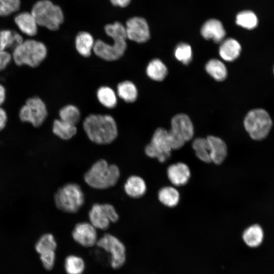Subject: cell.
Wrapping results in <instances>:
<instances>
[{
  "label": "cell",
  "instance_id": "cell-1",
  "mask_svg": "<svg viewBox=\"0 0 274 274\" xmlns=\"http://www.w3.org/2000/svg\"><path fill=\"white\" fill-rule=\"evenodd\" d=\"M105 30L113 40L112 44L101 40L95 41L93 52L96 56L107 61L120 59L124 54L126 48L127 36L125 26L119 22L107 24Z\"/></svg>",
  "mask_w": 274,
  "mask_h": 274
},
{
  "label": "cell",
  "instance_id": "cell-2",
  "mask_svg": "<svg viewBox=\"0 0 274 274\" xmlns=\"http://www.w3.org/2000/svg\"><path fill=\"white\" fill-rule=\"evenodd\" d=\"M83 125L89 139L97 144H110L118 135L116 122L109 115L90 114L85 119Z\"/></svg>",
  "mask_w": 274,
  "mask_h": 274
},
{
  "label": "cell",
  "instance_id": "cell-3",
  "mask_svg": "<svg viewBox=\"0 0 274 274\" xmlns=\"http://www.w3.org/2000/svg\"><path fill=\"white\" fill-rule=\"evenodd\" d=\"M120 177V170L115 164L104 159L95 162L85 173V182L90 187L104 189L114 186Z\"/></svg>",
  "mask_w": 274,
  "mask_h": 274
},
{
  "label": "cell",
  "instance_id": "cell-4",
  "mask_svg": "<svg viewBox=\"0 0 274 274\" xmlns=\"http://www.w3.org/2000/svg\"><path fill=\"white\" fill-rule=\"evenodd\" d=\"M47 55V49L43 43L28 39L13 49L12 57L18 66L25 65L34 68L38 67Z\"/></svg>",
  "mask_w": 274,
  "mask_h": 274
},
{
  "label": "cell",
  "instance_id": "cell-5",
  "mask_svg": "<svg viewBox=\"0 0 274 274\" xmlns=\"http://www.w3.org/2000/svg\"><path fill=\"white\" fill-rule=\"evenodd\" d=\"M31 13L38 26L50 30H57L63 23L64 16L61 8L49 0H40L32 6Z\"/></svg>",
  "mask_w": 274,
  "mask_h": 274
},
{
  "label": "cell",
  "instance_id": "cell-6",
  "mask_svg": "<svg viewBox=\"0 0 274 274\" xmlns=\"http://www.w3.org/2000/svg\"><path fill=\"white\" fill-rule=\"evenodd\" d=\"M244 125L251 139L261 141L269 133L272 126V121L266 111L263 109H255L247 114Z\"/></svg>",
  "mask_w": 274,
  "mask_h": 274
},
{
  "label": "cell",
  "instance_id": "cell-7",
  "mask_svg": "<svg viewBox=\"0 0 274 274\" xmlns=\"http://www.w3.org/2000/svg\"><path fill=\"white\" fill-rule=\"evenodd\" d=\"M55 204L59 210L70 213L78 211L84 202L82 188L76 183L66 184L60 188L54 195Z\"/></svg>",
  "mask_w": 274,
  "mask_h": 274
},
{
  "label": "cell",
  "instance_id": "cell-8",
  "mask_svg": "<svg viewBox=\"0 0 274 274\" xmlns=\"http://www.w3.org/2000/svg\"><path fill=\"white\" fill-rule=\"evenodd\" d=\"M47 116L46 106L43 100L38 96L28 98L19 113L21 121L29 122L35 127L41 126Z\"/></svg>",
  "mask_w": 274,
  "mask_h": 274
},
{
  "label": "cell",
  "instance_id": "cell-9",
  "mask_svg": "<svg viewBox=\"0 0 274 274\" xmlns=\"http://www.w3.org/2000/svg\"><path fill=\"white\" fill-rule=\"evenodd\" d=\"M172 150L168 130L161 127L155 130L150 143L145 148V153L148 156L157 158L161 163L170 157Z\"/></svg>",
  "mask_w": 274,
  "mask_h": 274
},
{
  "label": "cell",
  "instance_id": "cell-10",
  "mask_svg": "<svg viewBox=\"0 0 274 274\" xmlns=\"http://www.w3.org/2000/svg\"><path fill=\"white\" fill-rule=\"evenodd\" d=\"M96 245L110 254V265L114 269L121 267L126 261V248L117 237L110 234H105L98 239Z\"/></svg>",
  "mask_w": 274,
  "mask_h": 274
},
{
  "label": "cell",
  "instance_id": "cell-11",
  "mask_svg": "<svg viewBox=\"0 0 274 274\" xmlns=\"http://www.w3.org/2000/svg\"><path fill=\"white\" fill-rule=\"evenodd\" d=\"M90 223L96 229L105 230L111 223L118 220L119 216L115 208L110 204H94L89 212Z\"/></svg>",
  "mask_w": 274,
  "mask_h": 274
},
{
  "label": "cell",
  "instance_id": "cell-12",
  "mask_svg": "<svg viewBox=\"0 0 274 274\" xmlns=\"http://www.w3.org/2000/svg\"><path fill=\"white\" fill-rule=\"evenodd\" d=\"M125 27L127 38L131 41L143 43L150 39L149 25L143 18L134 17L129 19Z\"/></svg>",
  "mask_w": 274,
  "mask_h": 274
},
{
  "label": "cell",
  "instance_id": "cell-13",
  "mask_svg": "<svg viewBox=\"0 0 274 274\" xmlns=\"http://www.w3.org/2000/svg\"><path fill=\"white\" fill-rule=\"evenodd\" d=\"M74 240L84 247H91L98 241L96 229L90 223L83 222L77 224L72 233Z\"/></svg>",
  "mask_w": 274,
  "mask_h": 274
},
{
  "label": "cell",
  "instance_id": "cell-14",
  "mask_svg": "<svg viewBox=\"0 0 274 274\" xmlns=\"http://www.w3.org/2000/svg\"><path fill=\"white\" fill-rule=\"evenodd\" d=\"M170 130L185 142L191 140L194 135L192 122L185 114H179L173 117Z\"/></svg>",
  "mask_w": 274,
  "mask_h": 274
},
{
  "label": "cell",
  "instance_id": "cell-15",
  "mask_svg": "<svg viewBox=\"0 0 274 274\" xmlns=\"http://www.w3.org/2000/svg\"><path fill=\"white\" fill-rule=\"evenodd\" d=\"M167 175L169 181L174 185L180 186L188 183L191 177V172L186 164L178 162L168 167Z\"/></svg>",
  "mask_w": 274,
  "mask_h": 274
},
{
  "label": "cell",
  "instance_id": "cell-16",
  "mask_svg": "<svg viewBox=\"0 0 274 274\" xmlns=\"http://www.w3.org/2000/svg\"><path fill=\"white\" fill-rule=\"evenodd\" d=\"M200 32L204 39H212L216 43L222 41L226 34L222 23L215 19L207 21L202 26Z\"/></svg>",
  "mask_w": 274,
  "mask_h": 274
},
{
  "label": "cell",
  "instance_id": "cell-17",
  "mask_svg": "<svg viewBox=\"0 0 274 274\" xmlns=\"http://www.w3.org/2000/svg\"><path fill=\"white\" fill-rule=\"evenodd\" d=\"M210 149V156L212 162L216 164H221L227 155V147L221 138L214 135L207 137Z\"/></svg>",
  "mask_w": 274,
  "mask_h": 274
},
{
  "label": "cell",
  "instance_id": "cell-18",
  "mask_svg": "<svg viewBox=\"0 0 274 274\" xmlns=\"http://www.w3.org/2000/svg\"><path fill=\"white\" fill-rule=\"evenodd\" d=\"M14 21L23 33L29 37L37 35L38 25L31 12H23L18 14Z\"/></svg>",
  "mask_w": 274,
  "mask_h": 274
},
{
  "label": "cell",
  "instance_id": "cell-19",
  "mask_svg": "<svg viewBox=\"0 0 274 274\" xmlns=\"http://www.w3.org/2000/svg\"><path fill=\"white\" fill-rule=\"evenodd\" d=\"M241 51V46L239 42L233 38H228L221 44L219 53L224 60L232 61L238 57Z\"/></svg>",
  "mask_w": 274,
  "mask_h": 274
},
{
  "label": "cell",
  "instance_id": "cell-20",
  "mask_svg": "<svg viewBox=\"0 0 274 274\" xmlns=\"http://www.w3.org/2000/svg\"><path fill=\"white\" fill-rule=\"evenodd\" d=\"M124 189L129 196L139 198L145 194L147 186L143 178L138 176H131L126 180Z\"/></svg>",
  "mask_w": 274,
  "mask_h": 274
},
{
  "label": "cell",
  "instance_id": "cell-21",
  "mask_svg": "<svg viewBox=\"0 0 274 274\" xmlns=\"http://www.w3.org/2000/svg\"><path fill=\"white\" fill-rule=\"evenodd\" d=\"M92 36L86 31H80L75 38V47L78 52L85 57L91 54L95 44Z\"/></svg>",
  "mask_w": 274,
  "mask_h": 274
},
{
  "label": "cell",
  "instance_id": "cell-22",
  "mask_svg": "<svg viewBox=\"0 0 274 274\" xmlns=\"http://www.w3.org/2000/svg\"><path fill=\"white\" fill-rule=\"evenodd\" d=\"M264 236L263 230L260 225L254 224L248 226L243 232L242 238L249 247L255 248L262 243Z\"/></svg>",
  "mask_w": 274,
  "mask_h": 274
},
{
  "label": "cell",
  "instance_id": "cell-23",
  "mask_svg": "<svg viewBox=\"0 0 274 274\" xmlns=\"http://www.w3.org/2000/svg\"><path fill=\"white\" fill-rule=\"evenodd\" d=\"M23 39L21 35L17 32L4 29L0 31V51H6L8 48L15 49L20 45Z\"/></svg>",
  "mask_w": 274,
  "mask_h": 274
},
{
  "label": "cell",
  "instance_id": "cell-24",
  "mask_svg": "<svg viewBox=\"0 0 274 274\" xmlns=\"http://www.w3.org/2000/svg\"><path fill=\"white\" fill-rule=\"evenodd\" d=\"M160 202L169 208L176 206L180 201V193L172 186H165L161 188L158 194Z\"/></svg>",
  "mask_w": 274,
  "mask_h": 274
},
{
  "label": "cell",
  "instance_id": "cell-25",
  "mask_svg": "<svg viewBox=\"0 0 274 274\" xmlns=\"http://www.w3.org/2000/svg\"><path fill=\"white\" fill-rule=\"evenodd\" d=\"M118 95L124 101L128 103L134 102L138 97V92L134 84L130 81H124L117 85Z\"/></svg>",
  "mask_w": 274,
  "mask_h": 274
},
{
  "label": "cell",
  "instance_id": "cell-26",
  "mask_svg": "<svg viewBox=\"0 0 274 274\" xmlns=\"http://www.w3.org/2000/svg\"><path fill=\"white\" fill-rule=\"evenodd\" d=\"M52 130L59 138L67 140L73 137L76 134L77 130L76 125L60 119H56L53 122Z\"/></svg>",
  "mask_w": 274,
  "mask_h": 274
},
{
  "label": "cell",
  "instance_id": "cell-27",
  "mask_svg": "<svg viewBox=\"0 0 274 274\" xmlns=\"http://www.w3.org/2000/svg\"><path fill=\"white\" fill-rule=\"evenodd\" d=\"M146 73L150 79L157 81H161L166 77L167 69L161 60L156 58L149 62L146 68Z\"/></svg>",
  "mask_w": 274,
  "mask_h": 274
},
{
  "label": "cell",
  "instance_id": "cell-28",
  "mask_svg": "<svg viewBox=\"0 0 274 274\" xmlns=\"http://www.w3.org/2000/svg\"><path fill=\"white\" fill-rule=\"evenodd\" d=\"M192 148L197 157L205 163L212 162L209 142L206 138H197L192 142Z\"/></svg>",
  "mask_w": 274,
  "mask_h": 274
},
{
  "label": "cell",
  "instance_id": "cell-29",
  "mask_svg": "<svg viewBox=\"0 0 274 274\" xmlns=\"http://www.w3.org/2000/svg\"><path fill=\"white\" fill-rule=\"evenodd\" d=\"M205 68L207 72L217 81H223L227 77L226 67L225 64L218 59L210 60L207 63Z\"/></svg>",
  "mask_w": 274,
  "mask_h": 274
},
{
  "label": "cell",
  "instance_id": "cell-30",
  "mask_svg": "<svg viewBox=\"0 0 274 274\" xmlns=\"http://www.w3.org/2000/svg\"><path fill=\"white\" fill-rule=\"evenodd\" d=\"M97 97L99 102L107 108H115L117 104V98L115 91L108 86H101L97 91Z\"/></svg>",
  "mask_w": 274,
  "mask_h": 274
},
{
  "label": "cell",
  "instance_id": "cell-31",
  "mask_svg": "<svg viewBox=\"0 0 274 274\" xmlns=\"http://www.w3.org/2000/svg\"><path fill=\"white\" fill-rule=\"evenodd\" d=\"M64 267L67 274H82L85 269V263L82 257L70 255L64 260Z\"/></svg>",
  "mask_w": 274,
  "mask_h": 274
},
{
  "label": "cell",
  "instance_id": "cell-32",
  "mask_svg": "<svg viewBox=\"0 0 274 274\" xmlns=\"http://www.w3.org/2000/svg\"><path fill=\"white\" fill-rule=\"evenodd\" d=\"M236 23L245 29L251 30L258 25V19L254 12L245 10L240 12L236 15Z\"/></svg>",
  "mask_w": 274,
  "mask_h": 274
},
{
  "label": "cell",
  "instance_id": "cell-33",
  "mask_svg": "<svg viewBox=\"0 0 274 274\" xmlns=\"http://www.w3.org/2000/svg\"><path fill=\"white\" fill-rule=\"evenodd\" d=\"M56 248V241L51 233H46L42 235L35 245V250L40 255L50 251H55Z\"/></svg>",
  "mask_w": 274,
  "mask_h": 274
},
{
  "label": "cell",
  "instance_id": "cell-34",
  "mask_svg": "<svg viewBox=\"0 0 274 274\" xmlns=\"http://www.w3.org/2000/svg\"><path fill=\"white\" fill-rule=\"evenodd\" d=\"M60 119L67 123L76 125L80 119L79 109L73 105H67L60 109L59 112Z\"/></svg>",
  "mask_w": 274,
  "mask_h": 274
},
{
  "label": "cell",
  "instance_id": "cell-35",
  "mask_svg": "<svg viewBox=\"0 0 274 274\" xmlns=\"http://www.w3.org/2000/svg\"><path fill=\"white\" fill-rule=\"evenodd\" d=\"M175 56L179 61L185 64H188L192 59V53L191 46L187 43H180L175 48Z\"/></svg>",
  "mask_w": 274,
  "mask_h": 274
},
{
  "label": "cell",
  "instance_id": "cell-36",
  "mask_svg": "<svg viewBox=\"0 0 274 274\" xmlns=\"http://www.w3.org/2000/svg\"><path fill=\"white\" fill-rule=\"evenodd\" d=\"M20 0H0V16H7L19 10Z\"/></svg>",
  "mask_w": 274,
  "mask_h": 274
},
{
  "label": "cell",
  "instance_id": "cell-37",
  "mask_svg": "<svg viewBox=\"0 0 274 274\" xmlns=\"http://www.w3.org/2000/svg\"><path fill=\"white\" fill-rule=\"evenodd\" d=\"M40 260L44 267L47 270L53 268L55 261V251H50L40 255Z\"/></svg>",
  "mask_w": 274,
  "mask_h": 274
},
{
  "label": "cell",
  "instance_id": "cell-38",
  "mask_svg": "<svg viewBox=\"0 0 274 274\" xmlns=\"http://www.w3.org/2000/svg\"><path fill=\"white\" fill-rule=\"evenodd\" d=\"M168 136L169 144L172 150H177L181 148L186 143L170 130H168Z\"/></svg>",
  "mask_w": 274,
  "mask_h": 274
},
{
  "label": "cell",
  "instance_id": "cell-39",
  "mask_svg": "<svg viewBox=\"0 0 274 274\" xmlns=\"http://www.w3.org/2000/svg\"><path fill=\"white\" fill-rule=\"evenodd\" d=\"M12 59V55L7 51H0V72L5 70Z\"/></svg>",
  "mask_w": 274,
  "mask_h": 274
},
{
  "label": "cell",
  "instance_id": "cell-40",
  "mask_svg": "<svg viewBox=\"0 0 274 274\" xmlns=\"http://www.w3.org/2000/svg\"><path fill=\"white\" fill-rule=\"evenodd\" d=\"M8 120L6 111L0 107V131L2 130L6 125Z\"/></svg>",
  "mask_w": 274,
  "mask_h": 274
},
{
  "label": "cell",
  "instance_id": "cell-41",
  "mask_svg": "<svg viewBox=\"0 0 274 274\" xmlns=\"http://www.w3.org/2000/svg\"><path fill=\"white\" fill-rule=\"evenodd\" d=\"M110 1L113 5L123 8L127 7L131 0H110Z\"/></svg>",
  "mask_w": 274,
  "mask_h": 274
},
{
  "label": "cell",
  "instance_id": "cell-42",
  "mask_svg": "<svg viewBox=\"0 0 274 274\" xmlns=\"http://www.w3.org/2000/svg\"><path fill=\"white\" fill-rule=\"evenodd\" d=\"M6 99V89L3 85L0 84V107Z\"/></svg>",
  "mask_w": 274,
  "mask_h": 274
},
{
  "label": "cell",
  "instance_id": "cell-43",
  "mask_svg": "<svg viewBox=\"0 0 274 274\" xmlns=\"http://www.w3.org/2000/svg\"><path fill=\"white\" fill-rule=\"evenodd\" d=\"M273 73H274V66H273Z\"/></svg>",
  "mask_w": 274,
  "mask_h": 274
}]
</instances>
